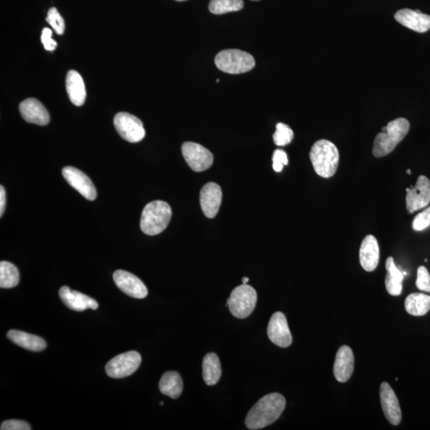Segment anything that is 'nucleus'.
I'll return each instance as SVG.
<instances>
[{
	"label": "nucleus",
	"instance_id": "nucleus-28",
	"mask_svg": "<svg viewBox=\"0 0 430 430\" xmlns=\"http://www.w3.org/2000/svg\"><path fill=\"white\" fill-rule=\"evenodd\" d=\"M243 7V0H210L209 4L210 12L215 15L238 12Z\"/></svg>",
	"mask_w": 430,
	"mask_h": 430
},
{
	"label": "nucleus",
	"instance_id": "nucleus-22",
	"mask_svg": "<svg viewBox=\"0 0 430 430\" xmlns=\"http://www.w3.org/2000/svg\"><path fill=\"white\" fill-rule=\"evenodd\" d=\"M7 336L9 341L31 352H42L46 348L44 339L35 334L18 330H10Z\"/></svg>",
	"mask_w": 430,
	"mask_h": 430
},
{
	"label": "nucleus",
	"instance_id": "nucleus-10",
	"mask_svg": "<svg viewBox=\"0 0 430 430\" xmlns=\"http://www.w3.org/2000/svg\"><path fill=\"white\" fill-rule=\"evenodd\" d=\"M406 208L409 213L424 208L430 204V180L420 175L418 177L415 187L406 190Z\"/></svg>",
	"mask_w": 430,
	"mask_h": 430
},
{
	"label": "nucleus",
	"instance_id": "nucleus-40",
	"mask_svg": "<svg viewBox=\"0 0 430 430\" xmlns=\"http://www.w3.org/2000/svg\"><path fill=\"white\" fill-rule=\"evenodd\" d=\"M216 82H217V83H219V82H220V79H217V80H216Z\"/></svg>",
	"mask_w": 430,
	"mask_h": 430
},
{
	"label": "nucleus",
	"instance_id": "nucleus-41",
	"mask_svg": "<svg viewBox=\"0 0 430 430\" xmlns=\"http://www.w3.org/2000/svg\"><path fill=\"white\" fill-rule=\"evenodd\" d=\"M253 1H259V0H253Z\"/></svg>",
	"mask_w": 430,
	"mask_h": 430
},
{
	"label": "nucleus",
	"instance_id": "nucleus-11",
	"mask_svg": "<svg viewBox=\"0 0 430 430\" xmlns=\"http://www.w3.org/2000/svg\"><path fill=\"white\" fill-rule=\"evenodd\" d=\"M267 333L271 342L278 347L288 348L293 343L288 322L283 312H275L271 317Z\"/></svg>",
	"mask_w": 430,
	"mask_h": 430
},
{
	"label": "nucleus",
	"instance_id": "nucleus-35",
	"mask_svg": "<svg viewBox=\"0 0 430 430\" xmlns=\"http://www.w3.org/2000/svg\"><path fill=\"white\" fill-rule=\"evenodd\" d=\"M1 430H30L28 422L21 420H8L1 424Z\"/></svg>",
	"mask_w": 430,
	"mask_h": 430
},
{
	"label": "nucleus",
	"instance_id": "nucleus-3",
	"mask_svg": "<svg viewBox=\"0 0 430 430\" xmlns=\"http://www.w3.org/2000/svg\"><path fill=\"white\" fill-rule=\"evenodd\" d=\"M409 129L410 123L405 118H397L389 122L375 137L373 155L378 158L388 155L404 139Z\"/></svg>",
	"mask_w": 430,
	"mask_h": 430
},
{
	"label": "nucleus",
	"instance_id": "nucleus-31",
	"mask_svg": "<svg viewBox=\"0 0 430 430\" xmlns=\"http://www.w3.org/2000/svg\"><path fill=\"white\" fill-rule=\"evenodd\" d=\"M430 226V206L418 214L413 221V229L422 231Z\"/></svg>",
	"mask_w": 430,
	"mask_h": 430
},
{
	"label": "nucleus",
	"instance_id": "nucleus-17",
	"mask_svg": "<svg viewBox=\"0 0 430 430\" xmlns=\"http://www.w3.org/2000/svg\"><path fill=\"white\" fill-rule=\"evenodd\" d=\"M395 19L402 26L418 33H424L430 30V15L423 14L419 10L405 8L398 10Z\"/></svg>",
	"mask_w": 430,
	"mask_h": 430
},
{
	"label": "nucleus",
	"instance_id": "nucleus-27",
	"mask_svg": "<svg viewBox=\"0 0 430 430\" xmlns=\"http://www.w3.org/2000/svg\"><path fill=\"white\" fill-rule=\"evenodd\" d=\"M19 283V273L12 263L0 262V287L2 289H12Z\"/></svg>",
	"mask_w": 430,
	"mask_h": 430
},
{
	"label": "nucleus",
	"instance_id": "nucleus-14",
	"mask_svg": "<svg viewBox=\"0 0 430 430\" xmlns=\"http://www.w3.org/2000/svg\"><path fill=\"white\" fill-rule=\"evenodd\" d=\"M380 400L382 411L393 426H397L402 421V411L395 393L387 382H382L380 387Z\"/></svg>",
	"mask_w": 430,
	"mask_h": 430
},
{
	"label": "nucleus",
	"instance_id": "nucleus-5",
	"mask_svg": "<svg viewBox=\"0 0 430 430\" xmlns=\"http://www.w3.org/2000/svg\"><path fill=\"white\" fill-rule=\"evenodd\" d=\"M215 65L222 72L230 74L247 73L253 70L255 60L249 53L240 50H225L215 57Z\"/></svg>",
	"mask_w": 430,
	"mask_h": 430
},
{
	"label": "nucleus",
	"instance_id": "nucleus-12",
	"mask_svg": "<svg viewBox=\"0 0 430 430\" xmlns=\"http://www.w3.org/2000/svg\"><path fill=\"white\" fill-rule=\"evenodd\" d=\"M62 172L67 183L77 190L83 197L89 201H93L97 198V190L86 174L73 167L64 168Z\"/></svg>",
	"mask_w": 430,
	"mask_h": 430
},
{
	"label": "nucleus",
	"instance_id": "nucleus-18",
	"mask_svg": "<svg viewBox=\"0 0 430 430\" xmlns=\"http://www.w3.org/2000/svg\"><path fill=\"white\" fill-rule=\"evenodd\" d=\"M355 357L352 348L346 345L338 350L333 366L334 378L339 382H346L354 371Z\"/></svg>",
	"mask_w": 430,
	"mask_h": 430
},
{
	"label": "nucleus",
	"instance_id": "nucleus-1",
	"mask_svg": "<svg viewBox=\"0 0 430 430\" xmlns=\"http://www.w3.org/2000/svg\"><path fill=\"white\" fill-rule=\"evenodd\" d=\"M285 406V398L278 393L264 396L249 411L246 418L247 428L257 430L269 426L278 420Z\"/></svg>",
	"mask_w": 430,
	"mask_h": 430
},
{
	"label": "nucleus",
	"instance_id": "nucleus-37",
	"mask_svg": "<svg viewBox=\"0 0 430 430\" xmlns=\"http://www.w3.org/2000/svg\"><path fill=\"white\" fill-rule=\"evenodd\" d=\"M249 279L248 278H243L242 284L247 285L249 283Z\"/></svg>",
	"mask_w": 430,
	"mask_h": 430
},
{
	"label": "nucleus",
	"instance_id": "nucleus-33",
	"mask_svg": "<svg viewBox=\"0 0 430 430\" xmlns=\"http://www.w3.org/2000/svg\"><path fill=\"white\" fill-rule=\"evenodd\" d=\"M289 159L283 150H275L273 155V168L276 172L283 171L284 166L288 165Z\"/></svg>",
	"mask_w": 430,
	"mask_h": 430
},
{
	"label": "nucleus",
	"instance_id": "nucleus-2",
	"mask_svg": "<svg viewBox=\"0 0 430 430\" xmlns=\"http://www.w3.org/2000/svg\"><path fill=\"white\" fill-rule=\"evenodd\" d=\"M311 162L316 173L323 178H331L336 174L339 165L338 148L331 141L320 140L311 148Z\"/></svg>",
	"mask_w": 430,
	"mask_h": 430
},
{
	"label": "nucleus",
	"instance_id": "nucleus-20",
	"mask_svg": "<svg viewBox=\"0 0 430 430\" xmlns=\"http://www.w3.org/2000/svg\"><path fill=\"white\" fill-rule=\"evenodd\" d=\"M359 262L368 272H373L379 262V246L373 235L366 236L359 249Z\"/></svg>",
	"mask_w": 430,
	"mask_h": 430
},
{
	"label": "nucleus",
	"instance_id": "nucleus-24",
	"mask_svg": "<svg viewBox=\"0 0 430 430\" xmlns=\"http://www.w3.org/2000/svg\"><path fill=\"white\" fill-rule=\"evenodd\" d=\"M159 386L163 395L177 400L183 392L181 376L175 371H168L162 376Z\"/></svg>",
	"mask_w": 430,
	"mask_h": 430
},
{
	"label": "nucleus",
	"instance_id": "nucleus-25",
	"mask_svg": "<svg viewBox=\"0 0 430 430\" xmlns=\"http://www.w3.org/2000/svg\"><path fill=\"white\" fill-rule=\"evenodd\" d=\"M221 375L222 369L219 357L215 353L207 354L203 362V376L206 385L217 384Z\"/></svg>",
	"mask_w": 430,
	"mask_h": 430
},
{
	"label": "nucleus",
	"instance_id": "nucleus-7",
	"mask_svg": "<svg viewBox=\"0 0 430 430\" xmlns=\"http://www.w3.org/2000/svg\"><path fill=\"white\" fill-rule=\"evenodd\" d=\"M141 364V355L134 350L120 354L111 359L105 366L107 375L114 379H122L135 373Z\"/></svg>",
	"mask_w": 430,
	"mask_h": 430
},
{
	"label": "nucleus",
	"instance_id": "nucleus-15",
	"mask_svg": "<svg viewBox=\"0 0 430 430\" xmlns=\"http://www.w3.org/2000/svg\"><path fill=\"white\" fill-rule=\"evenodd\" d=\"M222 191L220 185L208 183L200 191V205L206 217L213 219L220 208Z\"/></svg>",
	"mask_w": 430,
	"mask_h": 430
},
{
	"label": "nucleus",
	"instance_id": "nucleus-4",
	"mask_svg": "<svg viewBox=\"0 0 430 430\" xmlns=\"http://www.w3.org/2000/svg\"><path fill=\"white\" fill-rule=\"evenodd\" d=\"M172 215L171 206L166 201H151L142 211L141 229L147 235H157L166 229Z\"/></svg>",
	"mask_w": 430,
	"mask_h": 430
},
{
	"label": "nucleus",
	"instance_id": "nucleus-13",
	"mask_svg": "<svg viewBox=\"0 0 430 430\" xmlns=\"http://www.w3.org/2000/svg\"><path fill=\"white\" fill-rule=\"evenodd\" d=\"M114 283L127 296L143 299L147 296V289L141 279L125 270H116L114 274Z\"/></svg>",
	"mask_w": 430,
	"mask_h": 430
},
{
	"label": "nucleus",
	"instance_id": "nucleus-16",
	"mask_svg": "<svg viewBox=\"0 0 430 430\" xmlns=\"http://www.w3.org/2000/svg\"><path fill=\"white\" fill-rule=\"evenodd\" d=\"M22 118L28 123L45 126L49 124L50 115L39 100L28 98L19 105Z\"/></svg>",
	"mask_w": 430,
	"mask_h": 430
},
{
	"label": "nucleus",
	"instance_id": "nucleus-21",
	"mask_svg": "<svg viewBox=\"0 0 430 430\" xmlns=\"http://www.w3.org/2000/svg\"><path fill=\"white\" fill-rule=\"evenodd\" d=\"M66 91L71 102L76 106H82L87 98V90L83 79L75 71H70L66 75Z\"/></svg>",
	"mask_w": 430,
	"mask_h": 430
},
{
	"label": "nucleus",
	"instance_id": "nucleus-32",
	"mask_svg": "<svg viewBox=\"0 0 430 430\" xmlns=\"http://www.w3.org/2000/svg\"><path fill=\"white\" fill-rule=\"evenodd\" d=\"M416 285L418 289L430 293V274L424 267H420L418 269Z\"/></svg>",
	"mask_w": 430,
	"mask_h": 430
},
{
	"label": "nucleus",
	"instance_id": "nucleus-26",
	"mask_svg": "<svg viewBox=\"0 0 430 430\" xmlns=\"http://www.w3.org/2000/svg\"><path fill=\"white\" fill-rule=\"evenodd\" d=\"M405 309L414 316L426 315L430 310V296L424 294H411L406 297Z\"/></svg>",
	"mask_w": 430,
	"mask_h": 430
},
{
	"label": "nucleus",
	"instance_id": "nucleus-6",
	"mask_svg": "<svg viewBox=\"0 0 430 430\" xmlns=\"http://www.w3.org/2000/svg\"><path fill=\"white\" fill-rule=\"evenodd\" d=\"M258 301L257 292L252 286L242 285L232 291L227 300L231 314L238 319H245L253 312Z\"/></svg>",
	"mask_w": 430,
	"mask_h": 430
},
{
	"label": "nucleus",
	"instance_id": "nucleus-38",
	"mask_svg": "<svg viewBox=\"0 0 430 430\" xmlns=\"http://www.w3.org/2000/svg\"><path fill=\"white\" fill-rule=\"evenodd\" d=\"M406 173L409 174H411V170L410 169L407 170Z\"/></svg>",
	"mask_w": 430,
	"mask_h": 430
},
{
	"label": "nucleus",
	"instance_id": "nucleus-8",
	"mask_svg": "<svg viewBox=\"0 0 430 430\" xmlns=\"http://www.w3.org/2000/svg\"><path fill=\"white\" fill-rule=\"evenodd\" d=\"M114 124L118 134L127 142H140L145 136V129L142 121L130 114L119 113L116 114Z\"/></svg>",
	"mask_w": 430,
	"mask_h": 430
},
{
	"label": "nucleus",
	"instance_id": "nucleus-36",
	"mask_svg": "<svg viewBox=\"0 0 430 430\" xmlns=\"http://www.w3.org/2000/svg\"><path fill=\"white\" fill-rule=\"evenodd\" d=\"M5 205H6V192H5V190L1 186L0 187V216H3Z\"/></svg>",
	"mask_w": 430,
	"mask_h": 430
},
{
	"label": "nucleus",
	"instance_id": "nucleus-23",
	"mask_svg": "<svg viewBox=\"0 0 430 430\" xmlns=\"http://www.w3.org/2000/svg\"><path fill=\"white\" fill-rule=\"evenodd\" d=\"M386 269L387 271L385 285L387 292L392 296H400L402 291V281L404 275L397 269L394 258L386 259Z\"/></svg>",
	"mask_w": 430,
	"mask_h": 430
},
{
	"label": "nucleus",
	"instance_id": "nucleus-29",
	"mask_svg": "<svg viewBox=\"0 0 430 430\" xmlns=\"http://www.w3.org/2000/svg\"><path fill=\"white\" fill-rule=\"evenodd\" d=\"M294 136V131L289 125L283 123L276 125V132L273 136L276 145L283 147L289 145L293 141Z\"/></svg>",
	"mask_w": 430,
	"mask_h": 430
},
{
	"label": "nucleus",
	"instance_id": "nucleus-19",
	"mask_svg": "<svg viewBox=\"0 0 430 430\" xmlns=\"http://www.w3.org/2000/svg\"><path fill=\"white\" fill-rule=\"evenodd\" d=\"M60 296L64 304L73 311L83 312L88 309L96 310L98 307V302L91 297L78 291H71L67 286L62 287Z\"/></svg>",
	"mask_w": 430,
	"mask_h": 430
},
{
	"label": "nucleus",
	"instance_id": "nucleus-30",
	"mask_svg": "<svg viewBox=\"0 0 430 430\" xmlns=\"http://www.w3.org/2000/svg\"><path fill=\"white\" fill-rule=\"evenodd\" d=\"M46 20L57 35H62L64 31H65V22H64L63 18L55 8H51L49 10Z\"/></svg>",
	"mask_w": 430,
	"mask_h": 430
},
{
	"label": "nucleus",
	"instance_id": "nucleus-34",
	"mask_svg": "<svg viewBox=\"0 0 430 430\" xmlns=\"http://www.w3.org/2000/svg\"><path fill=\"white\" fill-rule=\"evenodd\" d=\"M41 40L44 48L48 51H54L57 47V42L52 39V30L45 28L42 30Z\"/></svg>",
	"mask_w": 430,
	"mask_h": 430
},
{
	"label": "nucleus",
	"instance_id": "nucleus-39",
	"mask_svg": "<svg viewBox=\"0 0 430 430\" xmlns=\"http://www.w3.org/2000/svg\"><path fill=\"white\" fill-rule=\"evenodd\" d=\"M175 1H177V2H183V1H186V0H175Z\"/></svg>",
	"mask_w": 430,
	"mask_h": 430
},
{
	"label": "nucleus",
	"instance_id": "nucleus-9",
	"mask_svg": "<svg viewBox=\"0 0 430 430\" xmlns=\"http://www.w3.org/2000/svg\"><path fill=\"white\" fill-rule=\"evenodd\" d=\"M182 153L186 162L196 172L206 171L214 162L213 154L197 143L185 142L182 146Z\"/></svg>",
	"mask_w": 430,
	"mask_h": 430
}]
</instances>
